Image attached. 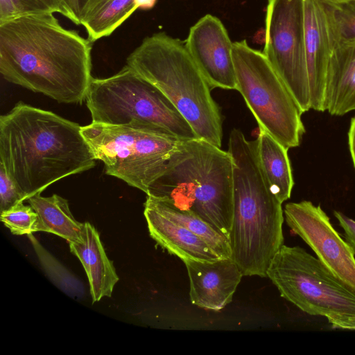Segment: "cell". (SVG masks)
<instances>
[{"label": "cell", "instance_id": "obj_12", "mask_svg": "<svg viewBox=\"0 0 355 355\" xmlns=\"http://www.w3.org/2000/svg\"><path fill=\"white\" fill-rule=\"evenodd\" d=\"M186 48L211 88L236 89L232 43L222 21L207 14L189 30Z\"/></svg>", "mask_w": 355, "mask_h": 355}, {"label": "cell", "instance_id": "obj_14", "mask_svg": "<svg viewBox=\"0 0 355 355\" xmlns=\"http://www.w3.org/2000/svg\"><path fill=\"white\" fill-rule=\"evenodd\" d=\"M189 279L191 302L207 310L218 311L232 300L242 277L241 270L231 258L213 261H183Z\"/></svg>", "mask_w": 355, "mask_h": 355}, {"label": "cell", "instance_id": "obj_15", "mask_svg": "<svg viewBox=\"0 0 355 355\" xmlns=\"http://www.w3.org/2000/svg\"><path fill=\"white\" fill-rule=\"evenodd\" d=\"M144 214L151 238L182 261H213L221 258L200 237L161 214L147 200Z\"/></svg>", "mask_w": 355, "mask_h": 355}, {"label": "cell", "instance_id": "obj_29", "mask_svg": "<svg viewBox=\"0 0 355 355\" xmlns=\"http://www.w3.org/2000/svg\"><path fill=\"white\" fill-rule=\"evenodd\" d=\"M334 328L355 330V316H341L327 318Z\"/></svg>", "mask_w": 355, "mask_h": 355}, {"label": "cell", "instance_id": "obj_30", "mask_svg": "<svg viewBox=\"0 0 355 355\" xmlns=\"http://www.w3.org/2000/svg\"><path fill=\"white\" fill-rule=\"evenodd\" d=\"M348 144L352 159L355 168V116L352 119L350 122L348 132Z\"/></svg>", "mask_w": 355, "mask_h": 355}, {"label": "cell", "instance_id": "obj_21", "mask_svg": "<svg viewBox=\"0 0 355 355\" xmlns=\"http://www.w3.org/2000/svg\"><path fill=\"white\" fill-rule=\"evenodd\" d=\"M146 200L161 214L200 237L220 257L232 259L229 239L202 218L150 196H147Z\"/></svg>", "mask_w": 355, "mask_h": 355}, {"label": "cell", "instance_id": "obj_22", "mask_svg": "<svg viewBox=\"0 0 355 355\" xmlns=\"http://www.w3.org/2000/svg\"><path fill=\"white\" fill-rule=\"evenodd\" d=\"M0 219L12 234H31L35 232L38 215L30 205L21 202L1 211Z\"/></svg>", "mask_w": 355, "mask_h": 355}, {"label": "cell", "instance_id": "obj_10", "mask_svg": "<svg viewBox=\"0 0 355 355\" xmlns=\"http://www.w3.org/2000/svg\"><path fill=\"white\" fill-rule=\"evenodd\" d=\"M263 53L301 112L311 109L304 48V0H268Z\"/></svg>", "mask_w": 355, "mask_h": 355}, {"label": "cell", "instance_id": "obj_28", "mask_svg": "<svg viewBox=\"0 0 355 355\" xmlns=\"http://www.w3.org/2000/svg\"><path fill=\"white\" fill-rule=\"evenodd\" d=\"M19 15L12 0H0V23Z\"/></svg>", "mask_w": 355, "mask_h": 355}, {"label": "cell", "instance_id": "obj_8", "mask_svg": "<svg viewBox=\"0 0 355 355\" xmlns=\"http://www.w3.org/2000/svg\"><path fill=\"white\" fill-rule=\"evenodd\" d=\"M236 89L263 130L287 149L300 145L303 114L264 53L245 40L232 43Z\"/></svg>", "mask_w": 355, "mask_h": 355}, {"label": "cell", "instance_id": "obj_20", "mask_svg": "<svg viewBox=\"0 0 355 355\" xmlns=\"http://www.w3.org/2000/svg\"><path fill=\"white\" fill-rule=\"evenodd\" d=\"M141 7L140 0H88L81 15L80 24L93 42L110 35Z\"/></svg>", "mask_w": 355, "mask_h": 355}, {"label": "cell", "instance_id": "obj_9", "mask_svg": "<svg viewBox=\"0 0 355 355\" xmlns=\"http://www.w3.org/2000/svg\"><path fill=\"white\" fill-rule=\"evenodd\" d=\"M280 295L311 315L355 316V293L300 246L283 245L266 272Z\"/></svg>", "mask_w": 355, "mask_h": 355}, {"label": "cell", "instance_id": "obj_26", "mask_svg": "<svg viewBox=\"0 0 355 355\" xmlns=\"http://www.w3.org/2000/svg\"><path fill=\"white\" fill-rule=\"evenodd\" d=\"M334 214L344 231L345 241L355 252V220L338 211H334Z\"/></svg>", "mask_w": 355, "mask_h": 355}, {"label": "cell", "instance_id": "obj_5", "mask_svg": "<svg viewBox=\"0 0 355 355\" xmlns=\"http://www.w3.org/2000/svg\"><path fill=\"white\" fill-rule=\"evenodd\" d=\"M126 64L164 94L198 138L221 147L220 107L184 42L162 32L153 34L128 56Z\"/></svg>", "mask_w": 355, "mask_h": 355}, {"label": "cell", "instance_id": "obj_27", "mask_svg": "<svg viewBox=\"0 0 355 355\" xmlns=\"http://www.w3.org/2000/svg\"><path fill=\"white\" fill-rule=\"evenodd\" d=\"M67 18L76 25L80 24L83 10L88 0H61Z\"/></svg>", "mask_w": 355, "mask_h": 355}, {"label": "cell", "instance_id": "obj_4", "mask_svg": "<svg viewBox=\"0 0 355 355\" xmlns=\"http://www.w3.org/2000/svg\"><path fill=\"white\" fill-rule=\"evenodd\" d=\"M148 196L189 210L228 239L233 218V162L205 140H184L150 185Z\"/></svg>", "mask_w": 355, "mask_h": 355}, {"label": "cell", "instance_id": "obj_31", "mask_svg": "<svg viewBox=\"0 0 355 355\" xmlns=\"http://www.w3.org/2000/svg\"><path fill=\"white\" fill-rule=\"evenodd\" d=\"M320 1H323L325 2H328V3H338L344 2V1H346L348 0H320Z\"/></svg>", "mask_w": 355, "mask_h": 355}, {"label": "cell", "instance_id": "obj_7", "mask_svg": "<svg viewBox=\"0 0 355 355\" xmlns=\"http://www.w3.org/2000/svg\"><path fill=\"white\" fill-rule=\"evenodd\" d=\"M81 132L107 175L146 193L184 141L160 130L95 122Z\"/></svg>", "mask_w": 355, "mask_h": 355}, {"label": "cell", "instance_id": "obj_3", "mask_svg": "<svg viewBox=\"0 0 355 355\" xmlns=\"http://www.w3.org/2000/svg\"><path fill=\"white\" fill-rule=\"evenodd\" d=\"M233 162V218L229 237L232 259L243 276L267 277L269 265L284 245L282 202L261 168L257 139L239 129L229 137Z\"/></svg>", "mask_w": 355, "mask_h": 355}, {"label": "cell", "instance_id": "obj_17", "mask_svg": "<svg viewBox=\"0 0 355 355\" xmlns=\"http://www.w3.org/2000/svg\"><path fill=\"white\" fill-rule=\"evenodd\" d=\"M69 243L71 252L78 257L86 272L93 302L103 297H111L119 277L95 227L88 222L84 223L81 241Z\"/></svg>", "mask_w": 355, "mask_h": 355}, {"label": "cell", "instance_id": "obj_25", "mask_svg": "<svg viewBox=\"0 0 355 355\" xmlns=\"http://www.w3.org/2000/svg\"><path fill=\"white\" fill-rule=\"evenodd\" d=\"M24 200L14 182L0 164V212Z\"/></svg>", "mask_w": 355, "mask_h": 355}, {"label": "cell", "instance_id": "obj_2", "mask_svg": "<svg viewBox=\"0 0 355 355\" xmlns=\"http://www.w3.org/2000/svg\"><path fill=\"white\" fill-rule=\"evenodd\" d=\"M81 128L24 102L0 116V164L26 200L95 166L96 159Z\"/></svg>", "mask_w": 355, "mask_h": 355}, {"label": "cell", "instance_id": "obj_11", "mask_svg": "<svg viewBox=\"0 0 355 355\" xmlns=\"http://www.w3.org/2000/svg\"><path fill=\"white\" fill-rule=\"evenodd\" d=\"M287 225L314 252L316 257L355 293V252L332 225L320 205L302 200L287 203Z\"/></svg>", "mask_w": 355, "mask_h": 355}, {"label": "cell", "instance_id": "obj_1", "mask_svg": "<svg viewBox=\"0 0 355 355\" xmlns=\"http://www.w3.org/2000/svg\"><path fill=\"white\" fill-rule=\"evenodd\" d=\"M92 43L53 13L19 15L0 23V73L58 103L82 104L93 78Z\"/></svg>", "mask_w": 355, "mask_h": 355}, {"label": "cell", "instance_id": "obj_18", "mask_svg": "<svg viewBox=\"0 0 355 355\" xmlns=\"http://www.w3.org/2000/svg\"><path fill=\"white\" fill-rule=\"evenodd\" d=\"M257 149L259 164L269 187L283 203L290 198L294 186L288 149L260 129Z\"/></svg>", "mask_w": 355, "mask_h": 355}, {"label": "cell", "instance_id": "obj_23", "mask_svg": "<svg viewBox=\"0 0 355 355\" xmlns=\"http://www.w3.org/2000/svg\"><path fill=\"white\" fill-rule=\"evenodd\" d=\"M330 3L338 43L355 40V0Z\"/></svg>", "mask_w": 355, "mask_h": 355}, {"label": "cell", "instance_id": "obj_6", "mask_svg": "<svg viewBox=\"0 0 355 355\" xmlns=\"http://www.w3.org/2000/svg\"><path fill=\"white\" fill-rule=\"evenodd\" d=\"M85 101L92 122L160 130L184 140L198 138L164 94L127 64L110 77L93 78Z\"/></svg>", "mask_w": 355, "mask_h": 355}, {"label": "cell", "instance_id": "obj_16", "mask_svg": "<svg viewBox=\"0 0 355 355\" xmlns=\"http://www.w3.org/2000/svg\"><path fill=\"white\" fill-rule=\"evenodd\" d=\"M355 110V40L339 42L328 63L324 111L335 116Z\"/></svg>", "mask_w": 355, "mask_h": 355}, {"label": "cell", "instance_id": "obj_19", "mask_svg": "<svg viewBox=\"0 0 355 355\" xmlns=\"http://www.w3.org/2000/svg\"><path fill=\"white\" fill-rule=\"evenodd\" d=\"M27 201L38 215L35 232L51 233L69 243L81 241L84 223L74 218L67 200L57 194L43 197L41 193H37Z\"/></svg>", "mask_w": 355, "mask_h": 355}, {"label": "cell", "instance_id": "obj_24", "mask_svg": "<svg viewBox=\"0 0 355 355\" xmlns=\"http://www.w3.org/2000/svg\"><path fill=\"white\" fill-rule=\"evenodd\" d=\"M19 15L60 13L67 17L61 0H12Z\"/></svg>", "mask_w": 355, "mask_h": 355}, {"label": "cell", "instance_id": "obj_13", "mask_svg": "<svg viewBox=\"0 0 355 355\" xmlns=\"http://www.w3.org/2000/svg\"><path fill=\"white\" fill-rule=\"evenodd\" d=\"M330 3L304 0V48L311 109L324 112L326 74L338 44Z\"/></svg>", "mask_w": 355, "mask_h": 355}]
</instances>
